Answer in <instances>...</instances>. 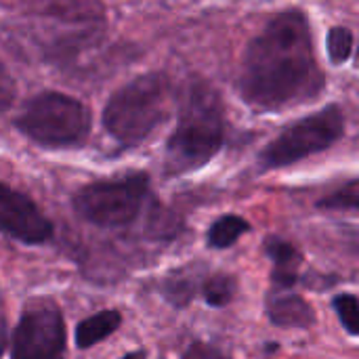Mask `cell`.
<instances>
[{
    "instance_id": "cell-1",
    "label": "cell",
    "mask_w": 359,
    "mask_h": 359,
    "mask_svg": "<svg viewBox=\"0 0 359 359\" xmlns=\"http://www.w3.org/2000/svg\"><path fill=\"white\" fill-rule=\"evenodd\" d=\"M324 88L307 15L297 8L273 15L242 55L238 93L244 103L259 111H282L316 101Z\"/></svg>"
},
{
    "instance_id": "cell-2",
    "label": "cell",
    "mask_w": 359,
    "mask_h": 359,
    "mask_svg": "<svg viewBox=\"0 0 359 359\" xmlns=\"http://www.w3.org/2000/svg\"><path fill=\"white\" fill-rule=\"evenodd\" d=\"M225 114L219 90L204 78H191L179 101L177 126L166 141V175L179 177L204 168L223 147Z\"/></svg>"
},
{
    "instance_id": "cell-3",
    "label": "cell",
    "mask_w": 359,
    "mask_h": 359,
    "mask_svg": "<svg viewBox=\"0 0 359 359\" xmlns=\"http://www.w3.org/2000/svg\"><path fill=\"white\" fill-rule=\"evenodd\" d=\"M170 84L164 74L149 72L120 86L105 103L103 126L122 147H137L166 120Z\"/></svg>"
},
{
    "instance_id": "cell-4",
    "label": "cell",
    "mask_w": 359,
    "mask_h": 359,
    "mask_svg": "<svg viewBox=\"0 0 359 359\" xmlns=\"http://www.w3.org/2000/svg\"><path fill=\"white\" fill-rule=\"evenodd\" d=\"M90 124V109L80 99L59 90H42L29 97L15 118V128L23 137L50 149L84 143Z\"/></svg>"
},
{
    "instance_id": "cell-5",
    "label": "cell",
    "mask_w": 359,
    "mask_h": 359,
    "mask_svg": "<svg viewBox=\"0 0 359 359\" xmlns=\"http://www.w3.org/2000/svg\"><path fill=\"white\" fill-rule=\"evenodd\" d=\"M345 135V116L337 103H330L286 126L259 154L261 170H278L326 151Z\"/></svg>"
},
{
    "instance_id": "cell-6",
    "label": "cell",
    "mask_w": 359,
    "mask_h": 359,
    "mask_svg": "<svg viewBox=\"0 0 359 359\" xmlns=\"http://www.w3.org/2000/svg\"><path fill=\"white\" fill-rule=\"evenodd\" d=\"M147 194L149 177L145 172H128L82 187L74 196V210L82 221L103 229L126 227L139 217Z\"/></svg>"
},
{
    "instance_id": "cell-7",
    "label": "cell",
    "mask_w": 359,
    "mask_h": 359,
    "mask_svg": "<svg viewBox=\"0 0 359 359\" xmlns=\"http://www.w3.org/2000/svg\"><path fill=\"white\" fill-rule=\"evenodd\" d=\"M65 320L55 299L38 297L23 305L11 339V359H65Z\"/></svg>"
},
{
    "instance_id": "cell-8",
    "label": "cell",
    "mask_w": 359,
    "mask_h": 359,
    "mask_svg": "<svg viewBox=\"0 0 359 359\" xmlns=\"http://www.w3.org/2000/svg\"><path fill=\"white\" fill-rule=\"evenodd\" d=\"M0 227L8 238L29 246L44 244L53 238V223L36 202L6 183L0 185Z\"/></svg>"
},
{
    "instance_id": "cell-9",
    "label": "cell",
    "mask_w": 359,
    "mask_h": 359,
    "mask_svg": "<svg viewBox=\"0 0 359 359\" xmlns=\"http://www.w3.org/2000/svg\"><path fill=\"white\" fill-rule=\"evenodd\" d=\"M267 318L278 328H311L316 324L313 307L299 294L276 292L267 299L265 305Z\"/></svg>"
},
{
    "instance_id": "cell-10",
    "label": "cell",
    "mask_w": 359,
    "mask_h": 359,
    "mask_svg": "<svg viewBox=\"0 0 359 359\" xmlns=\"http://www.w3.org/2000/svg\"><path fill=\"white\" fill-rule=\"evenodd\" d=\"M265 255L269 257L271 269V284L276 290H288L299 282V269L303 265V255L290 242L271 236L265 240Z\"/></svg>"
},
{
    "instance_id": "cell-11",
    "label": "cell",
    "mask_w": 359,
    "mask_h": 359,
    "mask_svg": "<svg viewBox=\"0 0 359 359\" xmlns=\"http://www.w3.org/2000/svg\"><path fill=\"white\" fill-rule=\"evenodd\" d=\"M120 326H122V313L118 309L97 311L76 326V334H74L76 347L90 349V347L99 345L101 341H105L107 337H111Z\"/></svg>"
},
{
    "instance_id": "cell-12",
    "label": "cell",
    "mask_w": 359,
    "mask_h": 359,
    "mask_svg": "<svg viewBox=\"0 0 359 359\" xmlns=\"http://www.w3.org/2000/svg\"><path fill=\"white\" fill-rule=\"evenodd\" d=\"M246 231H250V223L240 215H223L219 217L206 231V244L217 250H225L233 246Z\"/></svg>"
},
{
    "instance_id": "cell-13",
    "label": "cell",
    "mask_w": 359,
    "mask_h": 359,
    "mask_svg": "<svg viewBox=\"0 0 359 359\" xmlns=\"http://www.w3.org/2000/svg\"><path fill=\"white\" fill-rule=\"evenodd\" d=\"M238 284L229 273H215L202 284V297L210 307H227L236 297Z\"/></svg>"
},
{
    "instance_id": "cell-14",
    "label": "cell",
    "mask_w": 359,
    "mask_h": 359,
    "mask_svg": "<svg viewBox=\"0 0 359 359\" xmlns=\"http://www.w3.org/2000/svg\"><path fill=\"white\" fill-rule=\"evenodd\" d=\"M353 34L349 27L343 25H334L328 29L326 36V50H328V59L332 65H343L353 57Z\"/></svg>"
},
{
    "instance_id": "cell-15",
    "label": "cell",
    "mask_w": 359,
    "mask_h": 359,
    "mask_svg": "<svg viewBox=\"0 0 359 359\" xmlns=\"http://www.w3.org/2000/svg\"><path fill=\"white\" fill-rule=\"evenodd\" d=\"M318 208L322 210H355L359 212V177L347 181L343 187L318 200Z\"/></svg>"
},
{
    "instance_id": "cell-16",
    "label": "cell",
    "mask_w": 359,
    "mask_h": 359,
    "mask_svg": "<svg viewBox=\"0 0 359 359\" xmlns=\"http://www.w3.org/2000/svg\"><path fill=\"white\" fill-rule=\"evenodd\" d=\"M162 290H164V297H166V301L170 305L187 307L191 303L194 294H196V284H194V280L189 276H179L177 273V276L166 278Z\"/></svg>"
},
{
    "instance_id": "cell-17",
    "label": "cell",
    "mask_w": 359,
    "mask_h": 359,
    "mask_svg": "<svg viewBox=\"0 0 359 359\" xmlns=\"http://www.w3.org/2000/svg\"><path fill=\"white\" fill-rule=\"evenodd\" d=\"M332 307L343 324V328L353 334L359 337V299L355 294H349V292H343V294H337L334 301H332Z\"/></svg>"
},
{
    "instance_id": "cell-18",
    "label": "cell",
    "mask_w": 359,
    "mask_h": 359,
    "mask_svg": "<svg viewBox=\"0 0 359 359\" xmlns=\"http://www.w3.org/2000/svg\"><path fill=\"white\" fill-rule=\"evenodd\" d=\"M122 359H147V355H145V351H143V349H139V351H130V353H126Z\"/></svg>"
},
{
    "instance_id": "cell-19",
    "label": "cell",
    "mask_w": 359,
    "mask_h": 359,
    "mask_svg": "<svg viewBox=\"0 0 359 359\" xmlns=\"http://www.w3.org/2000/svg\"><path fill=\"white\" fill-rule=\"evenodd\" d=\"M353 61H355V65L359 67V46H358V53H355V59H353Z\"/></svg>"
}]
</instances>
